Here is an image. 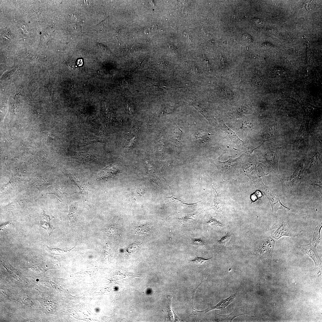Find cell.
Returning <instances> with one entry per match:
<instances>
[{
    "label": "cell",
    "instance_id": "cell-1",
    "mask_svg": "<svg viewBox=\"0 0 322 322\" xmlns=\"http://www.w3.org/2000/svg\"><path fill=\"white\" fill-rule=\"evenodd\" d=\"M307 160L306 158L300 162L296 170L289 179L285 180L280 179L282 184V190L284 192L292 194L298 191L306 165Z\"/></svg>",
    "mask_w": 322,
    "mask_h": 322
},
{
    "label": "cell",
    "instance_id": "cell-18",
    "mask_svg": "<svg viewBox=\"0 0 322 322\" xmlns=\"http://www.w3.org/2000/svg\"><path fill=\"white\" fill-rule=\"evenodd\" d=\"M211 258L206 259L201 257H197L193 260H190L189 261L193 265H199L204 264L206 261L210 259Z\"/></svg>",
    "mask_w": 322,
    "mask_h": 322
},
{
    "label": "cell",
    "instance_id": "cell-8",
    "mask_svg": "<svg viewBox=\"0 0 322 322\" xmlns=\"http://www.w3.org/2000/svg\"><path fill=\"white\" fill-rule=\"evenodd\" d=\"M268 161L273 169L275 175L279 179H280L278 170V163L279 156L274 151H270L267 154Z\"/></svg>",
    "mask_w": 322,
    "mask_h": 322
},
{
    "label": "cell",
    "instance_id": "cell-24",
    "mask_svg": "<svg viewBox=\"0 0 322 322\" xmlns=\"http://www.w3.org/2000/svg\"><path fill=\"white\" fill-rule=\"evenodd\" d=\"M243 38L246 41L249 43L252 41V39L249 35L246 34H244L243 36Z\"/></svg>",
    "mask_w": 322,
    "mask_h": 322
},
{
    "label": "cell",
    "instance_id": "cell-21",
    "mask_svg": "<svg viewBox=\"0 0 322 322\" xmlns=\"http://www.w3.org/2000/svg\"><path fill=\"white\" fill-rule=\"evenodd\" d=\"M230 239V236L228 234L222 237L219 240L217 241L218 243L222 245H225Z\"/></svg>",
    "mask_w": 322,
    "mask_h": 322
},
{
    "label": "cell",
    "instance_id": "cell-25",
    "mask_svg": "<svg viewBox=\"0 0 322 322\" xmlns=\"http://www.w3.org/2000/svg\"><path fill=\"white\" fill-rule=\"evenodd\" d=\"M160 63V64L163 67H167V63L164 60L161 61Z\"/></svg>",
    "mask_w": 322,
    "mask_h": 322
},
{
    "label": "cell",
    "instance_id": "cell-23",
    "mask_svg": "<svg viewBox=\"0 0 322 322\" xmlns=\"http://www.w3.org/2000/svg\"><path fill=\"white\" fill-rule=\"evenodd\" d=\"M207 223L213 227H221L222 226V225L221 223L213 219H210Z\"/></svg>",
    "mask_w": 322,
    "mask_h": 322
},
{
    "label": "cell",
    "instance_id": "cell-26",
    "mask_svg": "<svg viewBox=\"0 0 322 322\" xmlns=\"http://www.w3.org/2000/svg\"><path fill=\"white\" fill-rule=\"evenodd\" d=\"M144 33L146 34H148L150 33V30L149 27H145L144 30Z\"/></svg>",
    "mask_w": 322,
    "mask_h": 322
},
{
    "label": "cell",
    "instance_id": "cell-12",
    "mask_svg": "<svg viewBox=\"0 0 322 322\" xmlns=\"http://www.w3.org/2000/svg\"><path fill=\"white\" fill-rule=\"evenodd\" d=\"M221 123L223 130L230 138L237 144H241L243 143V142L239 138L234 132L226 126L223 121Z\"/></svg>",
    "mask_w": 322,
    "mask_h": 322
},
{
    "label": "cell",
    "instance_id": "cell-11",
    "mask_svg": "<svg viewBox=\"0 0 322 322\" xmlns=\"http://www.w3.org/2000/svg\"><path fill=\"white\" fill-rule=\"evenodd\" d=\"M169 188L171 191V196L166 197L168 199L169 202L175 206L179 208H185L194 206L198 202L192 204L187 203L177 198L174 197L173 195L172 190L170 187Z\"/></svg>",
    "mask_w": 322,
    "mask_h": 322
},
{
    "label": "cell",
    "instance_id": "cell-9",
    "mask_svg": "<svg viewBox=\"0 0 322 322\" xmlns=\"http://www.w3.org/2000/svg\"><path fill=\"white\" fill-rule=\"evenodd\" d=\"M2 264L4 267L7 269L9 273L15 279L21 282H25L26 278L19 272L18 270L12 267L9 263L7 260H4L2 261Z\"/></svg>",
    "mask_w": 322,
    "mask_h": 322
},
{
    "label": "cell",
    "instance_id": "cell-16",
    "mask_svg": "<svg viewBox=\"0 0 322 322\" xmlns=\"http://www.w3.org/2000/svg\"><path fill=\"white\" fill-rule=\"evenodd\" d=\"M12 176L10 181L6 184L3 186L1 188V191H4L9 188L13 187L16 185L18 179V177L12 174Z\"/></svg>",
    "mask_w": 322,
    "mask_h": 322
},
{
    "label": "cell",
    "instance_id": "cell-6",
    "mask_svg": "<svg viewBox=\"0 0 322 322\" xmlns=\"http://www.w3.org/2000/svg\"><path fill=\"white\" fill-rule=\"evenodd\" d=\"M71 177L74 183L80 189L83 200L85 202H88V203H89L90 200L89 196V191L85 185L84 182L79 179H77V177H75V176L73 175V177Z\"/></svg>",
    "mask_w": 322,
    "mask_h": 322
},
{
    "label": "cell",
    "instance_id": "cell-5",
    "mask_svg": "<svg viewBox=\"0 0 322 322\" xmlns=\"http://www.w3.org/2000/svg\"><path fill=\"white\" fill-rule=\"evenodd\" d=\"M172 298V296L171 295H168L167 297L164 309L166 320L170 321H183V320L177 315L172 308L171 303Z\"/></svg>",
    "mask_w": 322,
    "mask_h": 322
},
{
    "label": "cell",
    "instance_id": "cell-22",
    "mask_svg": "<svg viewBox=\"0 0 322 322\" xmlns=\"http://www.w3.org/2000/svg\"><path fill=\"white\" fill-rule=\"evenodd\" d=\"M179 8L182 13L186 12L187 4L184 1H179L178 3Z\"/></svg>",
    "mask_w": 322,
    "mask_h": 322
},
{
    "label": "cell",
    "instance_id": "cell-15",
    "mask_svg": "<svg viewBox=\"0 0 322 322\" xmlns=\"http://www.w3.org/2000/svg\"><path fill=\"white\" fill-rule=\"evenodd\" d=\"M210 135L208 131L200 129L196 134V138L198 141L202 142L207 140Z\"/></svg>",
    "mask_w": 322,
    "mask_h": 322
},
{
    "label": "cell",
    "instance_id": "cell-17",
    "mask_svg": "<svg viewBox=\"0 0 322 322\" xmlns=\"http://www.w3.org/2000/svg\"><path fill=\"white\" fill-rule=\"evenodd\" d=\"M274 234L273 237L276 239H278L283 235L290 236L288 231L282 225L277 229Z\"/></svg>",
    "mask_w": 322,
    "mask_h": 322
},
{
    "label": "cell",
    "instance_id": "cell-10",
    "mask_svg": "<svg viewBox=\"0 0 322 322\" xmlns=\"http://www.w3.org/2000/svg\"><path fill=\"white\" fill-rule=\"evenodd\" d=\"M277 123L275 122L270 123L266 128L264 132V140H266L273 137L277 134Z\"/></svg>",
    "mask_w": 322,
    "mask_h": 322
},
{
    "label": "cell",
    "instance_id": "cell-19",
    "mask_svg": "<svg viewBox=\"0 0 322 322\" xmlns=\"http://www.w3.org/2000/svg\"><path fill=\"white\" fill-rule=\"evenodd\" d=\"M191 242L194 246L197 247H202L205 243L201 238H191Z\"/></svg>",
    "mask_w": 322,
    "mask_h": 322
},
{
    "label": "cell",
    "instance_id": "cell-7",
    "mask_svg": "<svg viewBox=\"0 0 322 322\" xmlns=\"http://www.w3.org/2000/svg\"><path fill=\"white\" fill-rule=\"evenodd\" d=\"M52 216L46 214L43 211L40 216V223L41 226L46 230L49 236L51 235L55 229L54 227L50 224L51 219L54 218Z\"/></svg>",
    "mask_w": 322,
    "mask_h": 322
},
{
    "label": "cell",
    "instance_id": "cell-4",
    "mask_svg": "<svg viewBox=\"0 0 322 322\" xmlns=\"http://www.w3.org/2000/svg\"><path fill=\"white\" fill-rule=\"evenodd\" d=\"M237 293L231 295L228 298L222 300L219 303L216 305L213 306H208V308L203 311H198V315L205 314L212 310L216 309H222L225 308L233 301Z\"/></svg>",
    "mask_w": 322,
    "mask_h": 322
},
{
    "label": "cell",
    "instance_id": "cell-13",
    "mask_svg": "<svg viewBox=\"0 0 322 322\" xmlns=\"http://www.w3.org/2000/svg\"><path fill=\"white\" fill-rule=\"evenodd\" d=\"M301 248L311 256L315 261H316V260H318L317 253L315 247L313 246L311 242L307 244L301 246Z\"/></svg>",
    "mask_w": 322,
    "mask_h": 322
},
{
    "label": "cell",
    "instance_id": "cell-3",
    "mask_svg": "<svg viewBox=\"0 0 322 322\" xmlns=\"http://www.w3.org/2000/svg\"><path fill=\"white\" fill-rule=\"evenodd\" d=\"M310 120L306 117L302 121L296 139L293 144V147L297 148L303 140L311 134L309 127Z\"/></svg>",
    "mask_w": 322,
    "mask_h": 322
},
{
    "label": "cell",
    "instance_id": "cell-2",
    "mask_svg": "<svg viewBox=\"0 0 322 322\" xmlns=\"http://www.w3.org/2000/svg\"><path fill=\"white\" fill-rule=\"evenodd\" d=\"M258 182V187L261 189L268 198L272 208L273 212H275L279 209H290L283 205L281 202L279 197L270 188L265 186L261 180Z\"/></svg>",
    "mask_w": 322,
    "mask_h": 322
},
{
    "label": "cell",
    "instance_id": "cell-20",
    "mask_svg": "<svg viewBox=\"0 0 322 322\" xmlns=\"http://www.w3.org/2000/svg\"><path fill=\"white\" fill-rule=\"evenodd\" d=\"M195 217L193 214H188L182 218L183 222L185 224H190L195 220Z\"/></svg>",
    "mask_w": 322,
    "mask_h": 322
},
{
    "label": "cell",
    "instance_id": "cell-14",
    "mask_svg": "<svg viewBox=\"0 0 322 322\" xmlns=\"http://www.w3.org/2000/svg\"><path fill=\"white\" fill-rule=\"evenodd\" d=\"M244 314L240 312L239 311L233 312L227 315H217V317L219 320L221 321H231L232 320L236 317L239 315H243Z\"/></svg>",
    "mask_w": 322,
    "mask_h": 322
}]
</instances>
